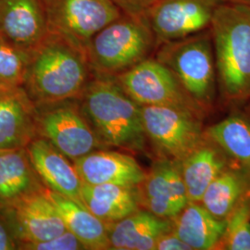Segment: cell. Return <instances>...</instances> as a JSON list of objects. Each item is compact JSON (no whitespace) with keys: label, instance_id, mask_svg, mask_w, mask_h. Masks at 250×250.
<instances>
[{"label":"cell","instance_id":"cell-10","mask_svg":"<svg viewBox=\"0 0 250 250\" xmlns=\"http://www.w3.org/2000/svg\"><path fill=\"white\" fill-rule=\"evenodd\" d=\"M224 0H158L146 15L158 46L209 29Z\"/></svg>","mask_w":250,"mask_h":250},{"label":"cell","instance_id":"cell-5","mask_svg":"<svg viewBox=\"0 0 250 250\" xmlns=\"http://www.w3.org/2000/svg\"><path fill=\"white\" fill-rule=\"evenodd\" d=\"M155 59L170 69L199 107L213 103L218 82L210 29L161 44Z\"/></svg>","mask_w":250,"mask_h":250},{"label":"cell","instance_id":"cell-11","mask_svg":"<svg viewBox=\"0 0 250 250\" xmlns=\"http://www.w3.org/2000/svg\"><path fill=\"white\" fill-rule=\"evenodd\" d=\"M44 188L0 207V213L17 243L45 241L67 231L61 215L45 195Z\"/></svg>","mask_w":250,"mask_h":250},{"label":"cell","instance_id":"cell-27","mask_svg":"<svg viewBox=\"0 0 250 250\" xmlns=\"http://www.w3.org/2000/svg\"><path fill=\"white\" fill-rule=\"evenodd\" d=\"M18 250H83L84 245L70 231H65L52 239L39 242H18Z\"/></svg>","mask_w":250,"mask_h":250},{"label":"cell","instance_id":"cell-33","mask_svg":"<svg viewBox=\"0 0 250 250\" xmlns=\"http://www.w3.org/2000/svg\"><path fill=\"white\" fill-rule=\"evenodd\" d=\"M0 151H2V150H0Z\"/></svg>","mask_w":250,"mask_h":250},{"label":"cell","instance_id":"cell-6","mask_svg":"<svg viewBox=\"0 0 250 250\" xmlns=\"http://www.w3.org/2000/svg\"><path fill=\"white\" fill-rule=\"evenodd\" d=\"M113 78L141 106L176 107L200 118L201 107L170 69L155 58L146 59Z\"/></svg>","mask_w":250,"mask_h":250},{"label":"cell","instance_id":"cell-14","mask_svg":"<svg viewBox=\"0 0 250 250\" xmlns=\"http://www.w3.org/2000/svg\"><path fill=\"white\" fill-rule=\"evenodd\" d=\"M26 150L45 188L82 203L83 181L69 158L43 137H36Z\"/></svg>","mask_w":250,"mask_h":250},{"label":"cell","instance_id":"cell-4","mask_svg":"<svg viewBox=\"0 0 250 250\" xmlns=\"http://www.w3.org/2000/svg\"><path fill=\"white\" fill-rule=\"evenodd\" d=\"M157 47L146 19L123 14L92 37L85 52L93 73L114 77L149 59Z\"/></svg>","mask_w":250,"mask_h":250},{"label":"cell","instance_id":"cell-26","mask_svg":"<svg viewBox=\"0 0 250 250\" xmlns=\"http://www.w3.org/2000/svg\"><path fill=\"white\" fill-rule=\"evenodd\" d=\"M220 247L227 250H250V193L227 218Z\"/></svg>","mask_w":250,"mask_h":250},{"label":"cell","instance_id":"cell-7","mask_svg":"<svg viewBox=\"0 0 250 250\" xmlns=\"http://www.w3.org/2000/svg\"><path fill=\"white\" fill-rule=\"evenodd\" d=\"M65 100L36 105L38 137H43L72 161L95 151L102 143L76 103Z\"/></svg>","mask_w":250,"mask_h":250},{"label":"cell","instance_id":"cell-18","mask_svg":"<svg viewBox=\"0 0 250 250\" xmlns=\"http://www.w3.org/2000/svg\"><path fill=\"white\" fill-rule=\"evenodd\" d=\"M227 220L215 218L199 202H189L172 220V231L195 250H210L221 246Z\"/></svg>","mask_w":250,"mask_h":250},{"label":"cell","instance_id":"cell-23","mask_svg":"<svg viewBox=\"0 0 250 250\" xmlns=\"http://www.w3.org/2000/svg\"><path fill=\"white\" fill-rule=\"evenodd\" d=\"M250 193V173L237 166H232L219 174L206 189L200 203L215 218L227 220Z\"/></svg>","mask_w":250,"mask_h":250},{"label":"cell","instance_id":"cell-13","mask_svg":"<svg viewBox=\"0 0 250 250\" xmlns=\"http://www.w3.org/2000/svg\"><path fill=\"white\" fill-rule=\"evenodd\" d=\"M42 0H0V36L32 51L49 33Z\"/></svg>","mask_w":250,"mask_h":250},{"label":"cell","instance_id":"cell-25","mask_svg":"<svg viewBox=\"0 0 250 250\" xmlns=\"http://www.w3.org/2000/svg\"><path fill=\"white\" fill-rule=\"evenodd\" d=\"M30 54L0 36V81L13 86H23Z\"/></svg>","mask_w":250,"mask_h":250},{"label":"cell","instance_id":"cell-15","mask_svg":"<svg viewBox=\"0 0 250 250\" xmlns=\"http://www.w3.org/2000/svg\"><path fill=\"white\" fill-rule=\"evenodd\" d=\"M36 137V105L24 87L0 97V150L26 148Z\"/></svg>","mask_w":250,"mask_h":250},{"label":"cell","instance_id":"cell-32","mask_svg":"<svg viewBox=\"0 0 250 250\" xmlns=\"http://www.w3.org/2000/svg\"><path fill=\"white\" fill-rule=\"evenodd\" d=\"M226 2H231V3H236V4H242V5H248L250 6V0H224Z\"/></svg>","mask_w":250,"mask_h":250},{"label":"cell","instance_id":"cell-22","mask_svg":"<svg viewBox=\"0 0 250 250\" xmlns=\"http://www.w3.org/2000/svg\"><path fill=\"white\" fill-rule=\"evenodd\" d=\"M44 188L26 148L0 151V207Z\"/></svg>","mask_w":250,"mask_h":250},{"label":"cell","instance_id":"cell-28","mask_svg":"<svg viewBox=\"0 0 250 250\" xmlns=\"http://www.w3.org/2000/svg\"><path fill=\"white\" fill-rule=\"evenodd\" d=\"M114 5H116L123 14L146 18L152 7L156 4L158 0H110Z\"/></svg>","mask_w":250,"mask_h":250},{"label":"cell","instance_id":"cell-16","mask_svg":"<svg viewBox=\"0 0 250 250\" xmlns=\"http://www.w3.org/2000/svg\"><path fill=\"white\" fill-rule=\"evenodd\" d=\"M83 183L137 188L146 172L133 157L124 153L95 150L73 161Z\"/></svg>","mask_w":250,"mask_h":250},{"label":"cell","instance_id":"cell-8","mask_svg":"<svg viewBox=\"0 0 250 250\" xmlns=\"http://www.w3.org/2000/svg\"><path fill=\"white\" fill-rule=\"evenodd\" d=\"M145 133L168 160L183 161L203 143L199 118L168 106H141Z\"/></svg>","mask_w":250,"mask_h":250},{"label":"cell","instance_id":"cell-3","mask_svg":"<svg viewBox=\"0 0 250 250\" xmlns=\"http://www.w3.org/2000/svg\"><path fill=\"white\" fill-rule=\"evenodd\" d=\"M218 86L224 100L250 99V6L224 1L210 25Z\"/></svg>","mask_w":250,"mask_h":250},{"label":"cell","instance_id":"cell-12","mask_svg":"<svg viewBox=\"0 0 250 250\" xmlns=\"http://www.w3.org/2000/svg\"><path fill=\"white\" fill-rule=\"evenodd\" d=\"M136 188L140 206L163 219L173 220L189 203L177 161L156 162Z\"/></svg>","mask_w":250,"mask_h":250},{"label":"cell","instance_id":"cell-9","mask_svg":"<svg viewBox=\"0 0 250 250\" xmlns=\"http://www.w3.org/2000/svg\"><path fill=\"white\" fill-rule=\"evenodd\" d=\"M49 31L61 34L85 49L92 37L121 17L110 0H42Z\"/></svg>","mask_w":250,"mask_h":250},{"label":"cell","instance_id":"cell-21","mask_svg":"<svg viewBox=\"0 0 250 250\" xmlns=\"http://www.w3.org/2000/svg\"><path fill=\"white\" fill-rule=\"evenodd\" d=\"M82 203L105 224L115 223L140 208L137 188L83 182Z\"/></svg>","mask_w":250,"mask_h":250},{"label":"cell","instance_id":"cell-29","mask_svg":"<svg viewBox=\"0 0 250 250\" xmlns=\"http://www.w3.org/2000/svg\"><path fill=\"white\" fill-rule=\"evenodd\" d=\"M192 250L187 243L183 241L176 233L171 230L165 232L158 239L155 250Z\"/></svg>","mask_w":250,"mask_h":250},{"label":"cell","instance_id":"cell-17","mask_svg":"<svg viewBox=\"0 0 250 250\" xmlns=\"http://www.w3.org/2000/svg\"><path fill=\"white\" fill-rule=\"evenodd\" d=\"M107 225L109 250H154L162 234L172 230V220L138 209Z\"/></svg>","mask_w":250,"mask_h":250},{"label":"cell","instance_id":"cell-30","mask_svg":"<svg viewBox=\"0 0 250 250\" xmlns=\"http://www.w3.org/2000/svg\"><path fill=\"white\" fill-rule=\"evenodd\" d=\"M18 250V243L4 217L0 213V250Z\"/></svg>","mask_w":250,"mask_h":250},{"label":"cell","instance_id":"cell-24","mask_svg":"<svg viewBox=\"0 0 250 250\" xmlns=\"http://www.w3.org/2000/svg\"><path fill=\"white\" fill-rule=\"evenodd\" d=\"M206 134L236 166L250 174V118L233 114L211 125Z\"/></svg>","mask_w":250,"mask_h":250},{"label":"cell","instance_id":"cell-2","mask_svg":"<svg viewBox=\"0 0 250 250\" xmlns=\"http://www.w3.org/2000/svg\"><path fill=\"white\" fill-rule=\"evenodd\" d=\"M82 111L101 143L142 151L146 135L141 105L111 76L93 73L82 93Z\"/></svg>","mask_w":250,"mask_h":250},{"label":"cell","instance_id":"cell-31","mask_svg":"<svg viewBox=\"0 0 250 250\" xmlns=\"http://www.w3.org/2000/svg\"><path fill=\"white\" fill-rule=\"evenodd\" d=\"M17 87H21V86H13V85H10V84H8V83L0 81V97H2L3 95L9 93V91L15 89Z\"/></svg>","mask_w":250,"mask_h":250},{"label":"cell","instance_id":"cell-20","mask_svg":"<svg viewBox=\"0 0 250 250\" xmlns=\"http://www.w3.org/2000/svg\"><path fill=\"white\" fill-rule=\"evenodd\" d=\"M53 202L68 231L80 240L86 250H109L107 225L80 202L44 188Z\"/></svg>","mask_w":250,"mask_h":250},{"label":"cell","instance_id":"cell-1","mask_svg":"<svg viewBox=\"0 0 250 250\" xmlns=\"http://www.w3.org/2000/svg\"><path fill=\"white\" fill-rule=\"evenodd\" d=\"M93 76L85 49L49 32L30 54L23 84L36 105L80 98Z\"/></svg>","mask_w":250,"mask_h":250},{"label":"cell","instance_id":"cell-19","mask_svg":"<svg viewBox=\"0 0 250 250\" xmlns=\"http://www.w3.org/2000/svg\"><path fill=\"white\" fill-rule=\"evenodd\" d=\"M179 163L188 202L199 203L214 179L229 167L236 166L220 147L204 143Z\"/></svg>","mask_w":250,"mask_h":250}]
</instances>
